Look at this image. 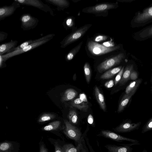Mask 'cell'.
I'll return each instance as SVG.
<instances>
[{
    "instance_id": "22",
    "label": "cell",
    "mask_w": 152,
    "mask_h": 152,
    "mask_svg": "<svg viewBox=\"0 0 152 152\" xmlns=\"http://www.w3.org/2000/svg\"><path fill=\"white\" fill-rule=\"evenodd\" d=\"M77 94V91L74 89H68L64 94L62 98V101H67L72 100L76 96Z\"/></svg>"
},
{
    "instance_id": "14",
    "label": "cell",
    "mask_w": 152,
    "mask_h": 152,
    "mask_svg": "<svg viewBox=\"0 0 152 152\" xmlns=\"http://www.w3.org/2000/svg\"><path fill=\"white\" fill-rule=\"evenodd\" d=\"M122 145V146L107 145L105 146L108 150L109 152H132L133 148L131 146L133 145H136L135 144L132 143Z\"/></svg>"
},
{
    "instance_id": "24",
    "label": "cell",
    "mask_w": 152,
    "mask_h": 152,
    "mask_svg": "<svg viewBox=\"0 0 152 152\" xmlns=\"http://www.w3.org/2000/svg\"><path fill=\"white\" fill-rule=\"evenodd\" d=\"M83 42H81L78 45L71 50L66 54L65 59L67 61L72 60L77 53L81 48Z\"/></svg>"
},
{
    "instance_id": "21",
    "label": "cell",
    "mask_w": 152,
    "mask_h": 152,
    "mask_svg": "<svg viewBox=\"0 0 152 152\" xmlns=\"http://www.w3.org/2000/svg\"><path fill=\"white\" fill-rule=\"evenodd\" d=\"M122 67L121 66H120L107 71L100 76V78L104 80L112 78L120 71Z\"/></svg>"
},
{
    "instance_id": "7",
    "label": "cell",
    "mask_w": 152,
    "mask_h": 152,
    "mask_svg": "<svg viewBox=\"0 0 152 152\" xmlns=\"http://www.w3.org/2000/svg\"><path fill=\"white\" fill-rule=\"evenodd\" d=\"M20 20L21 23V27L24 31L34 28L37 26L38 19L29 13H24L20 16Z\"/></svg>"
},
{
    "instance_id": "17",
    "label": "cell",
    "mask_w": 152,
    "mask_h": 152,
    "mask_svg": "<svg viewBox=\"0 0 152 152\" xmlns=\"http://www.w3.org/2000/svg\"><path fill=\"white\" fill-rule=\"evenodd\" d=\"M71 105L83 112L87 111L89 108L88 103L80 98H77L72 101L71 103Z\"/></svg>"
},
{
    "instance_id": "23",
    "label": "cell",
    "mask_w": 152,
    "mask_h": 152,
    "mask_svg": "<svg viewBox=\"0 0 152 152\" xmlns=\"http://www.w3.org/2000/svg\"><path fill=\"white\" fill-rule=\"evenodd\" d=\"M142 80V79H138L130 83L126 88L125 94H128L132 91L137 90L141 83Z\"/></svg>"
},
{
    "instance_id": "15",
    "label": "cell",
    "mask_w": 152,
    "mask_h": 152,
    "mask_svg": "<svg viewBox=\"0 0 152 152\" xmlns=\"http://www.w3.org/2000/svg\"><path fill=\"white\" fill-rule=\"evenodd\" d=\"M135 64L132 60L129 61V63L124 68L121 79L119 82L120 86L124 85L130 80V76L132 71L134 69Z\"/></svg>"
},
{
    "instance_id": "9",
    "label": "cell",
    "mask_w": 152,
    "mask_h": 152,
    "mask_svg": "<svg viewBox=\"0 0 152 152\" xmlns=\"http://www.w3.org/2000/svg\"><path fill=\"white\" fill-rule=\"evenodd\" d=\"M99 135L118 142H121L125 141L135 144L136 145L140 144L139 143V141L137 140L122 136L108 130H101Z\"/></svg>"
},
{
    "instance_id": "35",
    "label": "cell",
    "mask_w": 152,
    "mask_h": 152,
    "mask_svg": "<svg viewBox=\"0 0 152 152\" xmlns=\"http://www.w3.org/2000/svg\"><path fill=\"white\" fill-rule=\"evenodd\" d=\"M81 150L82 152H89L88 148L86 145L85 140L84 138H83L81 141Z\"/></svg>"
},
{
    "instance_id": "37",
    "label": "cell",
    "mask_w": 152,
    "mask_h": 152,
    "mask_svg": "<svg viewBox=\"0 0 152 152\" xmlns=\"http://www.w3.org/2000/svg\"><path fill=\"white\" fill-rule=\"evenodd\" d=\"M8 34L3 31H0V42H1L6 39L7 37Z\"/></svg>"
},
{
    "instance_id": "42",
    "label": "cell",
    "mask_w": 152,
    "mask_h": 152,
    "mask_svg": "<svg viewBox=\"0 0 152 152\" xmlns=\"http://www.w3.org/2000/svg\"><path fill=\"white\" fill-rule=\"evenodd\" d=\"M86 139V143L87 144V145H88V148L90 149V152H95L94 151V150L92 148L91 146L90 145L88 139L86 137L85 138Z\"/></svg>"
},
{
    "instance_id": "16",
    "label": "cell",
    "mask_w": 152,
    "mask_h": 152,
    "mask_svg": "<svg viewBox=\"0 0 152 152\" xmlns=\"http://www.w3.org/2000/svg\"><path fill=\"white\" fill-rule=\"evenodd\" d=\"M17 40H11V41L3 43L0 46V55H3L8 53L12 48L16 47L18 44Z\"/></svg>"
},
{
    "instance_id": "40",
    "label": "cell",
    "mask_w": 152,
    "mask_h": 152,
    "mask_svg": "<svg viewBox=\"0 0 152 152\" xmlns=\"http://www.w3.org/2000/svg\"><path fill=\"white\" fill-rule=\"evenodd\" d=\"M102 45L107 47H114L113 43L109 41L104 42Z\"/></svg>"
},
{
    "instance_id": "3",
    "label": "cell",
    "mask_w": 152,
    "mask_h": 152,
    "mask_svg": "<svg viewBox=\"0 0 152 152\" xmlns=\"http://www.w3.org/2000/svg\"><path fill=\"white\" fill-rule=\"evenodd\" d=\"M87 47L88 50L93 55L99 56L104 55L120 48L118 45L112 47H107L93 41L88 42Z\"/></svg>"
},
{
    "instance_id": "20",
    "label": "cell",
    "mask_w": 152,
    "mask_h": 152,
    "mask_svg": "<svg viewBox=\"0 0 152 152\" xmlns=\"http://www.w3.org/2000/svg\"><path fill=\"white\" fill-rule=\"evenodd\" d=\"M94 92L96 99L101 109L104 111H106V106L104 96L101 93L97 86H96Z\"/></svg>"
},
{
    "instance_id": "10",
    "label": "cell",
    "mask_w": 152,
    "mask_h": 152,
    "mask_svg": "<svg viewBox=\"0 0 152 152\" xmlns=\"http://www.w3.org/2000/svg\"><path fill=\"white\" fill-rule=\"evenodd\" d=\"M141 124L140 122L132 123L129 120L122 123L113 129L117 132H129L138 129Z\"/></svg>"
},
{
    "instance_id": "5",
    "label": "cell",
    "mask_w": 152,
    "mask_h": 152,
    "mask_svg": "<svg viewBox=\"0 0 152 152\" xmlns=\"http://www.w3.org/2000/svg\"><path fill=\"white\" fill-rule=\"evenodd\" d=\"M65 128L64 134L69 138L74 140L78 144H81L83 138L82 133L77 127L72 125L66 120L64 121Z\"/></svg>"
},
{
    "instance_id": "29",
    "label": "cell",
    "mask_w": 152,
    "mask_h": 152,
    "mask_svg": "<svg viewBox=\"0 0 152 152\" xmlns=\"http://www.w3.org/2000/svg\"><path fill=\"white\" fill-rule=\"evenodd\" d=\"M84 70L87 82L89 83L91 78V71L89 64L86 63L84 66Z\"/></svg>"
},
{
    "instance_id": "18",
    "label": "cell",
    "mask_w": 152,
    "mask_h": 152,
    "mask_svg": "<svg viewBox=\"0 0 152 152\" xmlns=\"http://www.w3.org/2000/svg\"><path fill=\"white\" fill-rule=\"evenodd\" d=\"M47 3L55 6L58 10H63L68 7L69 5L67 0H44Z\"/></svg>"
},
{
    "instance_id": "33",
    "label": "cell",
    "mask_w": 152,
    "mask_h": 152,
    "mask_svg": "<svg viewBox=\"0 0 152 152\" xmlns=\"http://www.w3.org/2000/svg\"><path fill=\"white\" fill-rule=\"evenodd\" d=\"M63 24L65 27L69 28L72 27L73 24L72 19L71 17L66 18L64 20Z\"/></svg>"
},
{
    "instance_id": "27",
    "label": "cell",
    "mask_w": 152,
    "mask_h": 152,
    "mask_svg": "<svg viewBox=\"0 0 152 152\" xmlns=\"http://www.w3.org/2000/svg\"><path fill=\"white\" fill-rule=\"evenodd\" d=\"M13 148L11 142H4L0 144V152H10Z\"/></svg>"
},
{
    "instance_id": "28",
    "label": "cell",
    "mask_w": 152,
    "mask_h": 152,
    "mask_svg": "<svg viewBox=\"0 0 152 152\" xmlns=\"http://www.w3.org/2000/svg\"><path fill=\"white\" fill-rule=\"evenodd\" d=\"M56 117L55 115L50 113H45L41 115L38 120L39 122H43L53 119Z\"/></svg>"
},
{
    "instance_id": "36",
    "label": "cell",
    "mask_w": 152,
    "mask_h": 152,
    "mask_svg": "<svg viewBox=\"0 0 152 152\" xmlns=\"http://www.w3.org/2000/svg\"><path fill=\"white\" fill-rule=\"evenodd\" d=\"M107 37L106 35H99L96 36L94 39V41L96 42H100L106 40Z\"/></svg>"
},
{
    "instance_id": "13",
    "label": "cell",
    "mask_w": 152,
    "mask_h": 152,
    "mask_svg": "<svg viewBox=\"0 0 152 152\" xmlns=\"http://www.w3.org/2000/svg\"><path fill=\"white\" fill-rule=\"evenodd\" d=\"M118 7V4L115 3L101 4L89 7L86 10V12L89 13H101Z\"/></svg>"
},
{
    "instance_id": "45",
    "label": "cell",
    "mask_w": 152,
    "mask_h": 152,
    "mask_svg": "<svg viewBox=\"0 0 152 152\" xmlns=\"http://www.w3.org/2000/svg\"><path fill=\"white\" fill-rule=\"evenodd\" d=\"M141 152H148L145 149H144Z\"/></svg>"
},
{
    "instance_id": "25",
    "label": "cell",
    "mask_w": 152,
    "mask_h": 152,
    "mask_svg": "<svg viewBox=\"0 0 152 152\" xmlns=\"http://www.w3.org/2000/svg\"><path fill=\"white\" fill-rule=\"evenodd\" d=\"M61 124V122L59 121H56L50 123L45 126L42 129L45 131H51L56 130L58 129Z\"/></svg>"
},
{
    "instance_id": "12",
    "label": "cell",
    "mask_w": 152,
    "mask_h": 152,
    "mask_svg": "<svg viewBox=\"0 0 152 152\" xmlns=\"http://www.w3.org/2000/svg\"><path fill=\"white\" fill-rule=\"evenodd\" d=\"M20 7V4L16 0L9 6H4L0 7V21L13 15L16 9Z\"/></svg>"
},
{
    "instance_id": "1",
    "label": "cell",
    "mask_w": 152,
    "mask_h": 152,
    "mask_svg": "<svg viewBox=\"0 0 152 152\" xmlns=\"http://www.w3.org/2000/svg\"><path fill=\"white\" fill-rule=\"evenodd\" d=\"M152 22V3L142 11L135 12L131 21L130 26L133 28L143 26Z\"/></svg>"
},
{
    "instance_id": "26",
    "label": "cell",
    "mask_w": 152,
    "mask_h": 152,
    "mask_svg": "<svg viewBox=\"0 0 152 152\" xmlns=\"http://www.w3.org/2000/svg\"><path fill=\"white\" fill-rule=\"evenodd\" d=\"M81 143L78 144L77 147H75L72 144L64 145L63 147L64 152H78L81 150Z\"/></svg>"
},
{
    "instance_id": "39",
    "label": "cell",
    "mask_w": 152,
    "mask_h": 152,
    "mask_svg": "<svg viewBox=\"0 0 152 152\" xmlns=\"http://www.w3.org/2000/svg\"><path fill=\"white\" fill-rule=\"evenodd\" d=\"M114 81L113 80H111L106 82L104 85L107 88H110L112 87L114 85Z\"/></svg>"
},
{
    "instance_id": "31",
    "label": "cell",
    "mask_w": 152,
    "mask_h": 152,
    "mask_svg": "<svg viewBox=\"0 0 152 152\" xmlns=\"http://www.w3.org/2000/svg\"><path fill=\"white\" fill-rule=\"evenodd\" d=\"M151 130H152V117L144 126L142 128L141 133L143 134Z\"/></svg>"
},
{
    "instance_id": "44",
    "label": "cell",
    "mask_w": 152,
    "mask_h": 152,
    "mask_svg": "<svg viewBox=\"0 0 152 152\" xmlns=\"http://www.w3.org/2000/svg\"><path fill=\"white\" fill-rule=\"evenodd\" d=\"M134 0H120L118 1L122 2H131L133 1Z\"/></svg>"
},
{
    "instance_id": "19",
    "label": "cell",
    "mask_w": 152,
    "mask_h": 152,
    "mask_svg": "<svg viewBox=\"0 0 152 152\" xmlns=\"http://www.w3.org/2000/svg\"><path fill=\"white\" fill-rule=\"evenodd\" d=\"M137 90H134L127 94H124L119 105L117 111L118 113L121 112L128 103L132 97L134 95Z\"/></svg>"
},
{
    "instance_id": "34",
    "label": "cell",
    "mask_w": 152,
    "mask_h": 152,
    "mask_svg": "<svg viewBox=\"0 0 152 152\" xmlns=\"http://www.w3.org/2000/svg\"><path fill=\"white\" fill-rule=\"evenodd\" d=\"M138 75L137 72L134 69L131 72L130 76V80H135L138 79Z\"/></svg>"
},
{
    "instance_id": "11",
    "label": "cell",
    "mask_w": 152,
    "mask_h": 152,
    "mask_svg": "<svg viewBox=\"0 0 152 152\" xmlns=\"http://www.w3.org/2000/svg\"><path fill=\"white\" fill-rule=\"evenodd\" d=\"M132 37L134 39L139 41L152 38V24L134 33Z\"/></svg>"
},
{
    "instance_id": "43",
    "label": "cell",
    "mask_w": 152,
    "mask_h": 152,
    "mask_svg": "<svg viewBox=\"0 0 152 152\" xmlns=\"http://www.w3.org/2000/svg\"><path fill=\"white\" fill-rule=\"evenodd\" d=\"M39 152H48V149L43 145H42L40 146Z\"/></svg>"
},
{
    "instance_id": "8",
    "label": "cell",
    "mask_w": 152,
    "mask_h": 152,
    "mask_svg": "<svg viewBox=\"0 0 152 152\" xmlns=\"http://www.w3.org/2000/svg\"><path fill=\"white\" fill-rule=\"evenodd\" d=\"M20 4L31 6L44 11L49 13L52 16H54L53 9L48 5L39 0H16Z\"/></svg>"
},
{
    "instance_id": "38",
    "label": "cell",
    "mask_w": 152,
    "mask_h": 152,
    "mask_svg": "<svg viewBox=\"0 0 152 152\" xmlns=\"http://www.w3.org/2000/svg\"><path fill=\"white\" fill-rule=\"evenodd\" d=\"M55 151L54 152H64L63 147H61L57 142L54 144Z\"/></svg>"
},
{
    "instance_id": "32",
    "label": "cell",
    "mask_w": 152,
    "mask_h": 152,
    "mask_svg": "<svg viewBox=\"0 0 152 152\" xmlns=\"http://www.w3.org/2000/svg\"><path fill=\"white\" fill-rule=\"evenodd\" d=\"M124 69V66H123L120 71L116 75L114 81V84L116 85L121 80L123 73V72Z\"/></svg>"
},
{
    "instance_id": "41",
    "label": "cell",
    "mask_w": 152,
    "mask_h": 152,
    "mask_svg": "<svg viewBox=\"0 0 152 152\" xmlns=\"http://www.w3.org/2000/svg\"><path fill=\"white\" fill-rule=\"evenodd\" d=\"M87 121L89 124H93L94 122V118L92 115L90 114H89L87 118Z\"/></svg>"
},
{
    "instance_id": "4",
    "label": "cell",
    "mask_w": 152,
    "mask_h": 152,
    "mask_svg": "<svg viewBox=\"0 0 152 152\" xmlns=\"http://www.w3.org/2000/svg\"><path fill=\"white\" fill-rule=\"evenodd\" d=\"M91 24L86 25L66 36L61 41V47L64 48L80 38L91 27Z\"/></svg>"
},
{
    "instance_id": "46",
    "label": "cell",
    "mask_w": 152,
    "mask_h": 152,
    "mask_svg": "<svg viewBox=\"0 0 152 152\" xmlns=\"http://www.w3.org/2000/svg\"><path fill=\"white\" fill-rule=\"evenodd\" d=\"M151 82L152 84V73L151 77Z\"/></svg>"
},
{
    "instance_id": "30",
    "label": "cell",
    "mask_w": 152,
    "mask_h": 152,
    "mask_svg": "<svg viewBox=\"0 0 152 152\" xmlns=\"http://www.w3.org/2000/svg\"><path fill=\"white\" fill-rule=\"evenodd\" d=\"M68 118L70 122L72 124H76L78 121V116L76 112L74 110L69 111Z\"/></svg>"
},
{
    "instance_id": "6",
    "label": "cell",
    "mask_w": 152,
    "mask_h": 152,
    "mask_svg": "<svg viewBox=\"0 0 152 152\" xmlns=\"http://www.w3.org/2000/svg\"><path fill=\"white\" fill-rule=\"evenodd\" d=\"M53 37L48 38L44 40L30 44L24 48L16 50L10 53L1 55L4 61L14 56L19 55L21 54L26 52L33 49L44 44L53 38Z\"/></svg>"
},
{
    "instance_id": "2",
    "label": "cell",
    "mask_w": 152,
    "mask_h": 152,
    "mask_svg": "<svg viewBox=\"0 0 152 152\" xmlns=\"http://www.w3.org/2000/svg\"><path fill=\"white\" fill-rule=\"evenodd\" d=\"M126 56L125 53L121 52L114 57L105 60L98 66V71L101 73L120 64L124 60H126Z\"/></svg>"
}]
</instances>
